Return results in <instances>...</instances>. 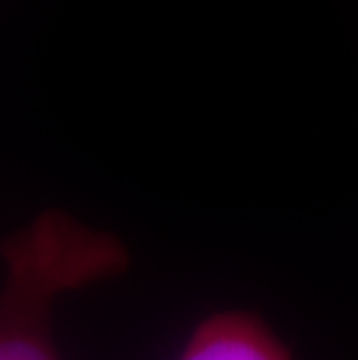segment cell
I'll use <instances>...</instances> for the list:
<instances>
[{
    "instance_id": "6da1fadb",
    "label": "cell",
    "mask_w": 358,
    "mask_h": 360,
    "mask_svg": "<svg viewBox=\"0 0 358 360\" xmlns=\"http://www.w3.org/2000/svg\"><path fill=\"white\" fill-rule=\"evenodd\" d=\"M0 360H63L54 309L75 290L131 267L121 237L65 210H44L0 242Z\"/></svg>"
},
{
    "instance_id": "7a4b0ae2",
    "label": "cell",
    "mask_w": 358,
    "mask_h": 360,
    "mask_svg": "<svg viewBox=\"0 0 358 360\" xmlns=\"http://www.w3.org/2000/svg\"><path fill=\"white\" fill-rule=\"evenodd\" d=\"M177 360H291V356L261 316L226 309L193 328Z\"/></svg>"
}]
</instances>
